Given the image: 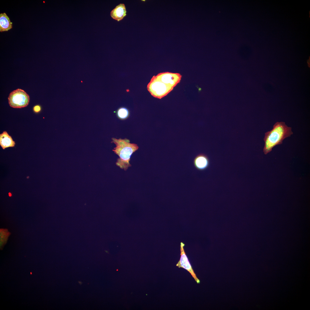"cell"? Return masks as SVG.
Masks as SVG:
<instances>
[{
    "label": "cell",
    "instance_id": "7",
    "mask_svg": "<svg viewBox=\"0 0 310 310\" xmlns=\"http://www.w3.org/2000/svg\"><path fill=\"white\" fill-rule=\"evenodd\" d=\"M126 15V10L125 4L120 3L117 5L111 12V16L114 19L120 21Z\"/></svg>",
    "mask_w": 310,
    "mask_h": 310
},
{
    "label": "cell",
    "instance_id": "8",
    "mask_svg": "<svg viewBox=\"0 0 310 310\" xmlns=\"http://www.w3.org/2000/svg\"><path fill=\"white\" fill-rule=\"evenodd\" d=\"M15 145V142L6 131H4L0 134V145L3 149L13 147Z\"/></svg>",
    "mask_w": 310,
    "mask_h": 310
},
{
    "label": "cell",
    "instance_id": "3",
    "mask_svg": "<svg viewBox=\"0 0 310 310\" xmlns=\"http://www.w3.org/2000/svg\"><path fill=\"white\" fill-rule=\"evenodd\" d=\"M112 140V142L116 146L113 151L119 157L117 160L116 165L120 168L126 170L131 166L129 161L131 155L138 149L139 147L135 144L130 143V140L127 138H113Z\"/></svg>",
    "mask_w": 310,
    "mask_h": 310
},
{
    "label": "cell",
    "instance_id": "1",
    "mask_svg": "<svg viewBox=\"0 0 310 310\" xmlns=\"http://www.w3.org/2000/svg\"><path fill=\"white\" fill-rule=\"evenodd\" d=\"M181 77L177 73H160L152 77L147 85V89L153 97L161 99L173 89L180 82Z\"/></svg>",
    "mask_w": 310,
    "mask_h": 310
},
{
    "label": "cell",
    "instance_id": "6",
    "mask_svg": "<svg viewBox=\"0 0 310 310\" xmlns=\"http://www.w3.org/2000/svg\"><path fill=\"white\" fill-rule=\"evenodd\" d=\"M193 165L197 170L203 171L207 169L210 165V161L208 156L204 154H200L195 158Z\"/></svg>",
    "mask_w": 310,
    "mask_h": 310
},
{
    "label": "cell",
    "instance_id": "2",
    "mask_svg": "<svg viewBox=\"0 0 310 310\" xmlns=\"http://www.w3.org/2000/svg\"><path fill=\"white\" fill-rule=\"evenodd\" d=\"M293 134L292 128L288 126L284 122H277L272 130L265 133L264 139L265 144L263 152L265 154L270 152L276 145L282 144L285 138Z\"/></svg>",
    "mask_w": 310,
    "mask_h": 310
},
{
    "label": "cell",
    "instance_id": "4",
    "mask_svg": "<svg viewBox=\"0 0 310 310\" xmlns=\"http://www.w3.org/2000/svg\"><path fill=\"white\" fill-rule=\"evenodd\" d=\"M8 99L9 106L15 108H21L26 106L30 101L28 95L20 89H18L12 92L9 94Z\"/></svg>",
    "mask_w": 310,
    "mask_h": 310
},
{
    "label": "cell",
    "instance_id": "9",
    "mask_svg": "<svg viewBox=\"0 0 310 310\" xmlns=\"http://www.w3.org/2000/svg\"><path fill=\"white\" fill-rule=\"evenodd\" d=\"M12 28V23L5 13L0 14V32L7 31Z\"/></svg>",
    "mask_w": 310,
    "mask_h": 310
},
{
    "label": "cell",
    "instance_id": "11",
    "mask_svg": "<svg viewBox=\"0 0 310 310\" xmlns=\"http://www.w3.org/2000/svg\"><path fill=\"white\" fill-rule=\"evenodd\" d=\"M117 114L119 118L121 119H124L128 117L129 112L127 108L125 107H121L118 110Z\"/></svg>",
    "mask_w": 310,
    "mask_h": 310
},
{
    "label": "cell",
    "instance_id": "5",
    "mask_svg": "<svg viewBox=\"0 0 310 310\" xmlns=\"http://www.w3.org/2000/svg\"><path fill=\"white\" fill-rule=\"evenodd\" d=\"M185 245V244L183 243L182 242H181L180 258L176 266L179 268H182L187 271L191 274L197 283L199 284L200 281L197 278L194 273L185 252L184 249Z\"/></svg>",
    "mask_w": 310,
    "mask_h": 310
},
{
    "label": "cell",
    "instance_id": "10",
    "mask_svg": "<svg viewBox=\"0 0 310 310\" xmlns=\"http://www.w3.org/2000/svg\"><path fill=\"white\" fill-rule=\"evenodd\" d=\"M0 232V248L2 249L7 242L8 238L11 233L8 232V230L6 229H1Z\"/></svg>",
    "mask_w": 310,
    "mask_h": 310
},
{
    "label": "cell",
    "instance_id": "12",
    "mask_svg": "<svg viewBox=\"0 0 310 310\" xmlns=\"http://www.w3.org/2000/svg\"><path fill=\"white\" fill-rule=\"evenodd\" d=\"M41 109V107L39 105H35L33 108L34 111L36 113H38L40 112Z\"/></svg>",
    "mask_w": 310,
    "mask_h": 310
}]
</instances>
